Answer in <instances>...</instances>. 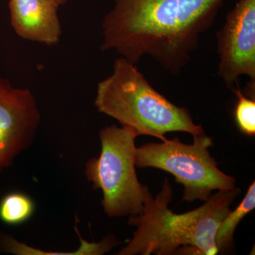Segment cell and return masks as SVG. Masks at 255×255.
Returning <instances> with one entry per match:
<instances>
[{
    "label": "cell",
    "mask_w": 255,
    "mask_h": 255,
    "mask_svg": "<svg viewBox=\"0 0 255 255\" xmlns=\"http://www.w3.org/2000/svg\"><path fill=\"white\" fill-rule=\"evenodd\" d=\"M238 97L235 109L236 123L242 133L248 136L255 135V98L247 97L242 92L239 85L231 89Z\"/></svg>",
    "instance_id": "cell-11"
},
{
    "label": "cell",
    "mask_w": 255,
    "mask_h": 255,
    "mask_svg": "<svg viewBox=\"0 0 255 255\" xmlns=\"http://www.w3.org/2000/svg\"><path fill=\"white\" fill-rule=\"evenodd\" d=\"M59 7L52 0H9L11 26L23 39L55 46L63 34Z\"/></svg>",
    "instance_id": "cell-8"
},
{
    "label": "cell",
    "mask_w": 255,
    "mask_h": 255,
    "mask_svg": "<svg viewBox=\"0 0 255 255\" xmlns=\"http://www.w3.org/2000/svg\"><path fill=\"white\" fill-rule=\"evenodd\" d=\"M193 137L192 144L183 143L175 137L137 147L135 167H153L172 174L184 187L182 201L187 202L206 201L214 190L235 189V178L222 172L210 154L212 138L205 133Z\"/></svg>",
    "instance_id": "cell-5"
},
{
    "label": "cell",
    "mask_w": 255,
    "mask_h": 255,
    "mask_svg": "<svg viewBox=\"0 0 255 255\" xmlns=\"http://www.w3.org/2000/svg\"><path fill=\"white\" fill-rule=\"evenodd\" d=\"M144 192L142 212L128 221L136 231L118 255L218 254L216 231L241 189L218 191L200 207L182 214L169 209L173 189L167 178L155 197L145 185Z\"/></svg>",
    "instance_id": "cell-2"
},
{
    "label": "cell",
    "mask_w": 255,
    "mask_h": 255,
    "mask_svg": "<svg viewBox=\"0 0 255 255\" xmlns=\"http://www.w3.org/2000/svg\"><path fill=\"white\" fill-rule=\"evenodd\" d=\"M224 1L114 0L102 20L100 49L115 50L135 65L148 55L178 76Z\"/></svg>",
    "instance_id": "cell-1"
},
{
    "label": "cell",
    "mask_w": 255,
    "mask_h": 255,
    "mask_svg": "<svg viewBox=\"0 0 255 255\" xmlns=\"http://www.w3.org/2000/svg\"><path fill=\"white\" fill-rule=\"evenodd\" d=\"M52 1L59 6H64L68 2V0H52Z\"/></svg>",
    "instance_id": "cell-12"
},
{
    "label": "cell",
    "mask_w": 255,
    "mask_h": 255,
    "mask_svg": "<svg viewBox=\"0 0 255 255\" xmlns=\"http://www.w3.org/2000/svg\"><path fill=\"white\" fill-rule=\"evenodd\" d=\"M35 207L34 201L25 193H8L0 200V220L9 226L23 224L31 219Z\"/></svg>",
    "instance_id": "cell-10"
},
{
    "label": "cell",
    "mask_w": 255,
    "mask_h": 255,
    "mask_svg": "<svg viewBox=\"0 0 255 255\" xmlns=\"http://www.w3.org/2000/svg\"><path fill=\"white\" fill-rule=\"evenodd\" d=\"M138 133L130 127L115 125L100 132V157L87 162L85 174L95 189L103 193L104 211L110 217L141 214L145 192L135 171V140Z\"/></svg>",
    "instance_id": "cell-4"
},
{
    "label": "cell",
    "mask_w": 255,
    "mask_h": 255,
    "mask_svg": "<svg viewBox=\"0 0 255 255\" xmlns=\"http://www.w3.org/2000/svg\"><path fill=\"white\" fill-rule=\"evenodd\" d=\"M217 75L232 89L243 75L255 81V0H239L216 33Z\"/></svg>",
    "instance_id": "cell-6"
},
{
    "label": "cell",
    "mask_w": 255,
    "mask_h": 255,
    "mask_svg": "<svg viewBox=\"0 0 255 255\" xmlns=\"http://www.w3.org/2000/svg\"><path fill=\"white\" fill-rule=\"evenodd\" d=\"M41 118L31 92L0 77V172L32 145Z\"/></svg>",
    "instance_id": "cell-7"
},
{
    "label": "cell",
    "mask_w": 255,
    "mask_h": 255,
    "mask_svg": "<svg viewBox=\"0 0 255 255\" xmlns=\"http://www.w3.org/2000/svg\"><path fill=\"white\" fill-rule=\"evenodd\" d=\"M95 106L99 112L131 128L139 135L164 140L167 132H186L193 136L204 133L187 109L156 91L136 65L122 57L114 61L110 76L98 82Z\"/></svg>",
    "instance_id": "cell-3"
},
{
    "label": "cell",
    "mask_w": 255,
    "mask_h": 255,
    "mask_svg": "<svg viewBox=\"0 0 255 255\" xmlns=\"http://www.w3.org/2000/svg\"><path fill=\"white\" fill-rule=\"evenodd\" d=\"M255 208V183L253 182L248 193L235 211H231L220 223L216 231V246L219 253L228 251L233 243V236L241 220Z\"/></svg>",
    "instance_id": "cell-9"
}]
</instances>
